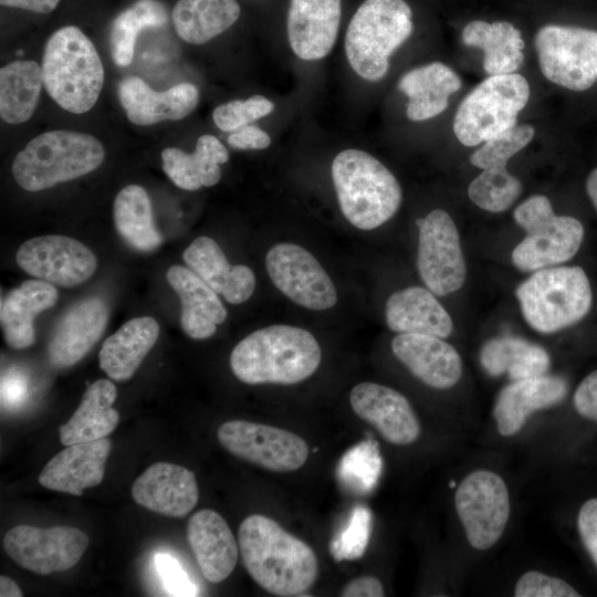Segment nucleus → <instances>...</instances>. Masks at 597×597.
<instances>
[{"label": "nucleus", "instance_id": "obj_21", "mask_svg": "<svg viewBox=\"0 0 597 597\" xmlns=\"http://www.w3.org/2000/svg\"><path fill=\"white\" fill-rule=\"evenodd\" d=\"M117 94L128 121L138 126L182 119L199 103V91L191 83H179L157 92L137 76L123 78L117 86Z\"/></svg>", "mask_w": 597, "mask_h": 597}, {"label": "nucleus", "instance_id": "obj_16", "mask_svg": "<svg viewBox=\"0 0 597 597\" xmlns=\"http://www.w3.org/2000/svg\"><path fill=\"white\" fill-rule=\"evenodd\" d=\"M15 262L28 274L53 285L72 287L87 281L97 268L94 253L65 235H41L23 242Z\"/></svg>", "mask_w": 597, "mask_h": 597}, {"label": "nucleus", "instance_id": "obj_12", "mask_svg": "<svg viewBox=\"0 0 597 597\" xmlns=\"http://www.w3.org/2000/svg\"><path fill=\"white\" fill-rule=\"evenodd\" d=\"M90 543L86 533L72 526L41 528L20 524L3 537L8 556L39 575L64 572L75 566Z\"/></svg>", "mask_w": 597, "mask_h": 597}, {"label": "nucleus", "instance_id": "obj_25", "mask_svg": "<svg viewBox=\"0 0 597 597\" xmlns=\"http://www.w3.org/2000/svg\"><path fill=\"white\" fill-rule=\"evenodd\" d=\"M182 259L192 272L230 304H241L254 292L253 271L247 265H231L219 244L209 237L195 239L184 251Z\"/></svg>", "mask_w": 597, "mask_h": 597}, {"label": "nucleus", "instance_id": "obj_34", "mask_svg": "<svg viewBox=\"0 0 597 597\" xmlns=\"http://www.w3.org/2000/svg\"><path fill=\"white\" fill-rule=\"evenodd\" d=\"M461 38L467 46L483 51V69L489 75L511 74L523 64L521 31L507 21H471L463 28Z\"/></svg>", "mask_w": 597, "mask_h": 597}, {"label": "nucleus", "instance_id": "obj_40", "mask_svg": "<svg viewBox=\"0 0 597 597\" xmlns=\"http://www.w3.org/2000/svg\"><path fill=\"white\" fill-rule=\"evenodd\" d=\"M522 192L521 181L506 167L483 169L468 187L470 200L489 212L509 209Z\"/></svg>", "mask_w": 597, "mask_h": 597}, {"label": "nucleus", "instance_id": "obj_9", "mask_svg": "<svg viewBox=\"0 0 597 597\" xmlns=\"http://www.w3.org/2000/svg\"><path fill=\"white\" fill-rule=\"evenodd\" d=\"M530 98V85L517 73L490 75L459 105L453 132L464 146H476L517 124Z\"/></svg>", "mask_w": 597, "mask_h": 597}, {"label": "nucleus", "instance_id": "obj_7", "mask_svg": "<svg viewBox=\"0 0 597 597\" xmlns=\"http://www.w3.org/2000/svg\"><path fill=\"white\" fill-rule=\"evenodd\" d=\"M522 314L541 333H554L580 321L591 306V287L579 266L535 271L516 289Z\"/></svg>", "mask_w": 597, "mask_h": 597}, {"label": "nucleus", "instance_id": "obj_33", "mask_svg": "<svg viewBox=\"0 0 597 597\" xmlns=\"http://www.w3.org/2000/svg\"><path fill=\"white\" fill-rule=\"evenodd\" d=\"M116 396V387L108 379L87 387L75 412L59 429L61 443L70 446L108 436L119 421L118 411L112 407Z\"/></svg>", "mask_w": 597, "mask_h": 597}, {"label": "nucleus", "instance_id": "obj_39", "mask_svg": "<svg viewBox=\"0 0 597 597\" xmlns=\"http://www.w3.org/2000/svg\"><path fill=\"white\" fill-rule=\"evenodd\" d=\"M166 22V8L158 0H138L121 12L114 19L109 33L111 54L115 64L129 65L138 34L147 28L163 27Z\"/></svg>", "mask_w": 597, "mask_h": 597}, {"label": "nucleus", "instance_id": "obj_14", "mask_svg": "<svg viewBox=\"0 0 597 597\" xmlns=\"http://www.w3.org/2000/svg\"><path fill=\"white\" fill-rule=\"evenodd\" d=\"M417 268L428 290L438 296L458 291L465 281V262L452 218L434 209L418 219Z\"/></svg>", "mask_w": 597, "mask_h": 597}, {"label": "nucleus", "instance_id": "obj_17", "mask_svg": "<svg viewBox=\"0 0 597 597\" xmlns=\"http://www.w3.org/2000/svg\"><path fill=\"white\" fill-rule=\"evenodd\" d=\"M354 412L375 427L388 442L409 444L420 434V423L408 399L397 390L360 383L349 395Z\"/></svg>", "mask_w": 597, "mask_h": 597}, {"label": "nucleus", "instance_id": "obj_6", "mask_svg": "<svg viewBox=\"0 0 597 597\" xmlns=\"http://www.w3.org/2000/svg\"><path fill=\"white\" fill-rule=\"evenodd\" d=\"M413 30L412 11L404 0H365L345 34V53L352 70L369 82L389 70L390 55Z\"/></svg>", "mask_w": 597, "mask_h": 597}, {"label": "nucleus", "instance_id": "obj_48", "mask_svg": "<svg viewBox=\"0 0 597 597\" xmlns=\"http://www.w3.org/2000/svg\"><path fill=\"white\" fill-rule=\"evenodd\" d=\"M574 406L577 412L597 422V370L587 375L574 394Z\"/></svg>", "mask_w": 597, "mask_h": 597}, {"label": "nucleus", "instance_id": "obj_13", "mask_svg": "<svg viewBox=\"0 0 597 597\" xmlns=\"http://www.w3.org/2000/svg\"><path fill=\"white\" fill-rule=\"evenodd\" d=\"M217 437L233 455L275 472L295 471L308 455L303 438L263 423L227 421L219 427Z\"/></svg>", "mask_w": 597, "mask_h": 597}, {"label": "nucleus", "instance_id": "obj_30", "mask_svg": "<svg viewBox=\"0 0 597 597\" xmlns=\"http://www.w3.org/2000/svg\"><path fill=\"white\" fill-rule=\"evenodd\" d=\"M159 336V325L150 316L135 317L108 336L100 350L101 369L116 381L132 378Z\"/></svg>", "mask_w": 597, "mask_h": 597}, {"label": "nucleus", "instance_id": "obj_46", "mask_svg": "<svg viewBox=\"0 0 597 597\" xmlns=\"http://www.w3.org/2000/svg\"><path fill=\"white\" fill-rule=\"evenodd\" d=\"M155 568L164 588L170 596H196L197 588L189 579L179 562L165 553H159L154 558Z\"/></svg>", "mask_w": 597, "mask_h": 597}, {"label": "nucleus", "instance_id": "obj_5", "mask_svg": "<svg viewBox=\"0 0 597 597\" xmlns=\"http://www.w3.org/2000/svg\"><path fill=\"white\" fill-rule=\"evenodd\" d=\"M104 157L96 137L56 129L31 139L14 157L11 171L21 188L34 192L92 172Z\"/></svg>", "mask_w": 597, "mask_h": 597}, {"label": "nucleus", "instance_id": "obj_8", "mask_svg": "<svg viewBox=\"0 0 597 597\" xmlns=\"http://www.w3.org/2000/svg\"><path fill=\"white\" fill-rule=\"evenodd\" d=\"M515 222L526 237L512 251L513 264L522 271H537L570 260L578 251L584 227L573 217L554 213L549 199L535 195L516 207Z\"/></svg>", "mask_w": 597, "mask_h": 597}, {"label": "nucleus", "instance_id": "obj_37", "mask_svg": "<svg viewBox=\"0 0 597 597\" xmlns=\"http://www.w3.org/2000/svg\"><path fill=\"white\" fill-rule=\"evenodd\" d=\"M43 85L42 67L34 61L17 60L0 69V116L18 125L30 119Z\"/></svg>", "mask_w": 597, "mask_h": 597}, {"label": "nucleus", "instance_id": "obj_52", "mask_svg": "<svg viewBox=\"0 0 597 597\" xmlns=\"http://www.w3.org/2000/svg\"><path fill=\"white\" fill-rule=\"evenodd\" d=\"M60 0H0L1 6L19 8L36 13H49L59 4Z\"/></svg>", "mask_w": 597, "mask_h": 597}, {"label": "nucleus", "instance_id": "obj_42", "mask_svg": "<svg viewBox=\"0 0 597 597\" xmlns=\"http://www.w3.org/2000/svg\"><path fill=\"white\" fill-rule=\"evenodd\" d=\"M535 129L530 124L515 125L484 142L470 157L480 169L506 167L507 161L533 139Z\"/></svg>", "mask_w": 597, "mask_h": 597}, {"label": "nucleus", "instance_id": "obj_45", "mask_svg": "<svg viewBox=\"0 0 597 597\" xmlns=\"http://www.w3.org/2000/svg\"><path fill=\"white\" fill-rule=\"evenodd\" d=\"M516 597H578L580 594L561 578L531 570L522 575L514 588Z\"/></svg>", "mask_w": 597, "mask_h": 597}, {"label": "nucleus", "instance_id": "obj_35", "mask_svg": "<svg viewBox=\"0 0 597 597\" xmlns=\"http://www.w3.org/2000/svg\"><path fill=\"white\" fill-rule=\"evenodd\" d=\"M480 363L491 376L507 374L513 380L545 375L549 356L540 345L511 335L489 339L480 352Z\"/></svg>", "mask_w": 597, "mask_h": 597}, {"label": "nucleus", "instance_id": "obj_32", "mask_svg": "<svg viewBox=\"0 0 597 597\" xmlns=\"http://www.w3.org/2000/svg\"><path fill=\"white\" fill-rule=\"evenodd\" d=\"M229 151L213 135H201L193 153L176 147L161 151L163 169L169 179L184 190L211 187L221 178L220 165L227 163Z\"/></svg>", "mask_w": 597, "mask_h": 597}, {"label": "nucleus", "instance_id": "obj_27", "mask_svg": "<svg viewBox=\"0 0 597 597\" xmlns=\"http://www.w3.org/2000/svg\"><path fill=\"white\" fill-rule=\"evenodd\" d=\"M166 279L181 303L180 325L193 339L212 336L227 318V310L214 292L189 268L172 265Z\"/></svg>", "mask_w": 597, "mask_h": 597}, {"label": "nucleus", "instance_id": "obj_51", "mask_svg": "<svg viewBox=\"0 0 597 597\" xmlns=\"http://www.w3.org/2000/svg\"><path fill=\"white\" fill-rule=\"evenodd\" d=\"M381 583L373 576H363L349 582L341 591L343 597H383Z\"/></svg>", "mask_w": 597, "mask_h": 597}, {"label": "nucleus", "instance_id": "obj_3", "mask_svg": "<svg viewBox=\"0 0 597 597\" xmlns=\"http://www.w3.org/2000/svg\"><path fill=\"white\" fill-rule=\"evenodd\" d=\"M332 178L344 217L360 230H373L398 210L402 192L392 172L373 155L345 149L332 163Z\"/></svg>", "mask_w": 597, "mask_h": 597}, {"label": "nucleus", "instance_id": "obj_23", "mask_svg": "<svg viewBox=\"0 0 597 597\" xmlns=\"http://www.w3.org/2000/svg\"><path fill=\"white\" fill-rule=\"evenodd\" d=\"M394 355L419 380L436 389L454 386L462 374L457 349L442 338L425 334H399L391 342Z\"/></svg>", "mask_w": 597, "mask_h": 597}, {"label": "nucleus", "instance_id": "obj_47", "mask_svg": "<svg viewBox=\"0 0 597 597\" xmlns=\"http://www.w3.org/2000/svg\"><path fill=\"white\" fill-rule=\"evenodd\" d=\"M577 525L582 542L597 566V498L582 505Z\"/></svg>", "mask_w": 597, "mask_h": 597}, {"label": "nucleus", "instance_id": "obj_2", "mask_svg": "<svg viewBox=\"0 0 597 597\" xmlns=\"http://www.w3.org/2000/svg\"><path fill=\"white\" fill-rule=\"evenodd\" d=\"M322 359L321 347L307 331L290 325L258 329L230 355L234 376L250 385L300 383L315 373Z\"/></svg>", "mask_w": 597, "mask_h": 597}, {"label": "nucleus", "instance_id": "obj_49", "mask_svg": "<svg viewBox=\"0 0 597 597\" xmlns=\"http://www.w3.org/2000/svg\"><path fill=\"white\" fill-rule=\"evenodd\" d=\"M228 144L237 149H265L271 144L270 135L258 126L248 125L232 132Z\"/></svg>", "mask_w": 597, "mask_h": 597}, {"label": "nucleus", "instance_id": "obj_54", "mask_svg": "<svg viewBox=\"0 0 597 597\" xmlns=\"http://www.w3.org/2000/svg\"><path fill=\"white\" fill-rule=\"evenodd\" d=\"M586 190L590 198V201L597 209V168L589 174L586 180Z\"/></svg>", "mask_w": 597, "mask_h": 597}, {"label": "nucleus", "instance_id": "obj_20", "mask_svg": "<svg viewBox=\"0 0 597 597\" xmlns=\"http://www.w3.org/2000/svg\"><path fill=\"white\" fill-rule=\"evenodd\" d=\"M132 496L149 511L181 517L196 506L199 492L192 471L170 462H156L137 476Z\"/></svg>", "mask_w": 597, "mask_h": 597}, {"label": "nucleus", "instance_id": "obj_43", "mask_svg": "<svg viewBox=\"0 0 597 597\" xmlns=\"http://www.w3.org/2000/svg\"><path fill=\"white\" fill-rule=\"evenodd\" d=\"M274 104L262 95H252L245 100H235L218 105L212 118L223 132H234L254 121L271 114Z\"/></svg>", "mask_w": 597, "mask_h": 597}, {"label": "nucleus", "instance_id": "obj_22", "mask_svg": "<svg viewBox=\"0 0 597 597\" xmlns=\"http://www.w3.org/2000/svg\"><path fill=\"white\" fill-rule=\"evenodd\" d=\"M112 443L107 438L65 446L51 458L39 474V483L49 490L80 496L104 478Z\"/></svg>", "mask_w": 597, "mask_h": 597}, {"label": "nucleus", "instance_id": "obj_15", "mask_svg": "<svg viewBox=\"0 0 597 597\" xmlns=\"http://www.w3.org/2000/svg\"><path fill=\"white\" fill-rule=\"evenodd\" d=\"M265 265L273 284L294 303L314 311L336 304L337 293L331 277L302 247L293 243L272 247Z\"/></svg>", "mask_w": 597, "mask_h": 597}, {"label": "nucleus", "instance_id": "obj_11", "mask_svg": "<svg viewBox=\"0 0 597 597\" xmlns=\"http://www.w3.org/2000/svg\"><path fill=\"white\" fill-rule=\"evenodd\" d=\"M455 509L472 547L483 551L502 536L510 516V496L495 473L478 470L455 492Z\"/></svg>", "mask_w": 597, "mask_h": 597}, {"label": "nucleus", "instance_id": "obj_19", "mask_svg": "<svg viewBox=\"0 0 597 597\" xmlns=\"http://www.w3.org/2000/svg\"><path fill=\"white\" fill-rule=\"evenodd\" d=\"M341 0H290L286 32L294 54L322 60L332 51L339 30Z\"/></svg>", "mask_w": 597, "mask_h": 597}, {"label": "nucleus", "instance_id": "obj_10", "mask_svg": "<svg viewBox=\"0 0 597 597\" xmlns=\"http://www.w3.org/2000/svg\"><path fill=\"white\" fill-rule=\"evenodd\" d=\"M534 44L540 69L552 83L580 92L597 81V31L548 24L536 32Z\"/></svg>", "mask_w": 597, "mask_h": 597}, {"label": "nucleus", "instance_id": "obj_26", "mask_svg": "<svg viewBox=\"0 0 597 597\" xmlns=\"http://www.w3.org/2000/svg\"><path fill=\"white\" fill-rule=\"evenodd\" d=\"M567 390L564 378L549 375L507 385L498 395L493 409L499 432L505 437L515 434L532 412L557 405Z\"/></svg>", "mask_w": 597, "mask_h": 597}, {"label": "nucleus", "instance_id": "obj_53", "mask_svg": "<svg viewBox=\"0 0 597 597\" xmlns=\"http://www.w3.org/2000/svg\"><path fill=\"white\" fill-rule=\"evenodd\" d=\"M0 596L21 597L22 591L11 578L2 575L0 576Z\"/></svg>", "mask_w": 597, "mask_h": 597}, {"label": "nucleus", "instance_id": "obj_4", "mask_svg": "<svg viewBox=\"0 0 597 597\" xmlns=\"http://www.w3.org/2000/svg\"><path fill=\"white\" fill-rule=\"evenodd\" d=\"M41 67L48 94L63 109L83 114L97 102L104 83L103 64L92 41L77 27L52 33Z\"/></svg>", "mask_w": 597, "mask_h": 597}, {"label": "nucleus", "instance_id": "obj_29", "mask_svg": "<svg viewBox=\"0 0 597 597\" xmlns=\"http://www.w3.org/2000/svg\"><path fill=\"white\" fill-rule=\"evenodd\" d=\"M56 287L43 280H27L1 301L0 321L6 343L15 349L34 342L33 321L57 301Z\"/></svg>", "mask_w": 597, "mask_h": 597}, {"label": "nucleus", "instance_id": "obj_1", "mask_svg": "<svg viewBox=\"0 0 597 597\" xmlns=\"http://www.w3.org/2000/svg\"><path fill=\"white\" fill-rule=\"evenodd\" d=\"M239 549L253 580L277 596H300L315 583L318 566L313 549L272 519L252 514L239 526Z\"/></svg>", "mask_w": 597, "mask_h": 597}, {"label": "nucleus", "instance_id": "obj_24", "mask_svg": "<svg viewBox=\"0 0 597 597\" xmlns=\"http://www.w3.org/2000/svg\"><path fill=\"white\" fill-rule=\"evenodd\" d=\"M187 538L203 577L221 583L233 572L238 545L224 519L216 511L200 510L187 525Z\"/></svg>", "mask_w": 597, "mask_h": 597}, {"label": "nucleus", "instance_id": "obj_36", "mask_svg": "<svg viewBox=\"0 0 597 597\" xmlns=\"http://www.w3.org/2000/svg\"><path fill=\"white\" fill-rule=\"evenodd\" d=\"M240 12L237 0H178L171 19L181 40L200 45L233 25Z\"/></svg>", "mask_w": 597, "mask_h": 597}, {"label": "nucleus", "instance_id": "obj_44", "mask_svg": "<svg viewBox=\"0 0 597 597\" xmlns=\"http://www.w3.org/2000/svg\"><path fill=\"white\" fill-rule=\"evenodd\" d=\"M370 512L365 506H356L348 524L329 544V551L335 561L359 558L369 541Z\"/></svg>", "mask_w": 597, "mask_h": 597}, {"label": "nucleus", "instance_id": "obj_38", "mask_svg": "<svg viewBox=\"0 0 597 597\" xmlns=\"http://www.w3.org/2000/svg\"><path fill=\"white\" fill-rule=\"evenodd\" d=\"M113 217L118 234L135 250L150 252L163 243L154 222L150 199L143 187L128 185L119 190L114 200Z\"/></svg>", "mask_w": 597, "mask_h": 597}, {"label": "nucleus", "instance_id": "obj_18", "mask_svg": "<svg viewBox=\"0 0 597 597\" xmlns=\"http://www.w3.org/2000/svg\"><path fill=\"white\" fill-rule=\"evenodd\" d=\"M108 316V306L100 297H88L72 305L49 341L50 364L63 369L78 363L104 333Z\"/></svg>", "mask_w": 597, "mask_h": 597}, {"label": "nucleus", "instance_id": "obj_50", "mask_svg": "<svg viewBox=\"0 0 597 597\" xmlns=\"http://www.w3.org/2000/svg\"><path fill=\"white\" fill-rule=\"evenodd\" d=\"M27 391V381L21 374L11 371L2 375L1 406L3 409H13V407L20 406L25 399Z\"/></svg>", "mask_w": 597, "mask_h": 597}, {"label": "nucleus", "instance_id": "obj_31", "mask_svg": "<svg viewBox=\"0 0 597 597\" xmlns=\"http://www.w3.org/2000/svg\"><path fill=\"white\" fill-rule=\"evenodd\" d=\"M461 86L459 75L440 62L412 69L398 82V88L409 98L406 114L412 122L441 114L448 107L449 96Z\"/></svg>", "mask_w": 597, "mask_h": 597}, {"label": "nucleus", "instance_id": "obj_41", "mask_svg": "<svg viewBox=\"0 0 597 597\" xmlns=\"http://www.w3.org/2000/svg\"><path fill=\"white\" fill-rule=\"evenodd\" d=\"M381 471L378 443L365 440L348 450L337 468L341 482L350 491L367 493L377 484Z\"/></svg>", "mask_w": 597, "mask_h": 597}, {"label": "nucleus", "instance_id": "obj_28", "mask_svg": "<svg viewBox=\"0 0 597 597\" xmlns=\"http://www.w3.org/2000/svg\"><path fill=\"white\" fill-rule=\"evenodd\" d=\"M388 327L400 334H425L448 337L453 323L434 294L421 286H410L392 293L386 303Z\"/></svg>", "mask_w": 597, "mask_h": 597}]
</instances>
